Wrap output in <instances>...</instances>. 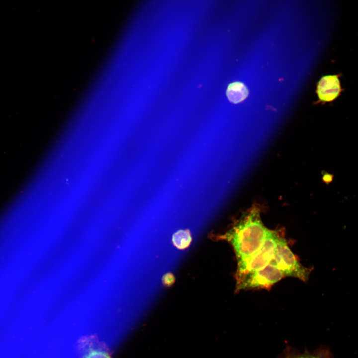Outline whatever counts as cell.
I'll return each mask as SVG.
<instances>
[{"instance_id":"2","label":"cell","mask_w":358,"mask_h":358,"mask_svg":"<svg viewBox=\"0 0 358 358\" xmlns=\"http://www.w3.org/2000/svg\"><path fill=\"white\" fill-rule=\"evenodd\" d=\"M270 262L277 267L284 276L293 277L304 282L308 280L312 271L298 262L286 240L280 236Z\"/></svg>"},{"instance_id":"9","label":"cell","mask_w":358,"mask_h":358,"mask_svg":"<svg viewBox=\"0 0 358 358\" xmlns=\"http://www.w3.org/2000/svg\"><path fill=\"white\" fill-rule=\"evenodd\" d=\"M82 358H112L105 350L101 349H91L87 351Z\"/></svg>"},{"instance_id":"3","label":"cell","mask_w":358,"mask_h":358,"mask_svg":"<svg viewBox=\"0 0 358 358\" xmlns=\"http://www.w3.org/2000/svg\"><path fill=\"white\" fill-rule=\"evenodd\" d=\"M279 235L268 230L260 247L246 259L237 263L236 278L259 270L269 264L273 259Z\"/></svg>"},{"instance_id":"10","label":"cell","mask_w":358,"mask_h":358,"mask_svg":"<svg viewBox=\"0 0 358 358\" xmlns=\"http://www.w3.org/2000/svg\"><path fill=\"white\" fill-rule=\"evenodd\" d=\"M163 281L166 285H170L174 282V277L172 274H167L164 276Z\"/></svg>"},{"instance_id":"8","label":"cell","mask_w":358,"mask_h":358,"mask_svg":"<svg viewBox=\"0 0 358 358\" xmlns=\"http://www.w3.org/2000/svg\"><path fill=\"white\" fill-rule=\"evenodd\" d=\"M172 242L178 248L183 249L189 246L191 242L190 232L187 230H181L176 232L172 237Z\"/></svg>"},{"instance_id":"5","label":"cell","mask_w":358,"mask_h":358,"mask_svg":"<svg viewBox=\"0 0 358 358\" xmlns=\"http://www.w3.org/2000/svg\"><path fill=\"white\" fill-rule=\"evenodd\" d=\"M342 91L339 76L336 75L323 76L317 86L319 99L323 102H331L336 99Z\"/></svg>"},{"instance_id":"4","label":"cell","mask_w":358,"mask_h":358,"mask_svg":"<svg viewBox=\"0 0 358 358\" xmlns=\"http://www.w3.org/2000/svg\"><path fill=\"white\" fill-rule=\"evenodd\" d=\"M284 277L277 267L270 262L259 270L236 278V290L269 288Z\"/></svg>"},{"instance_id":"1","label":"cell","mask_w":358,"mask_h":358,"mask_svg":"<svg viewBox=\"0 0 358 358\" xmlns=\"http://www.w3.org/2000/svg\"><path fill=\"white\" fill-rule=\"evenodd\" d=\"M268 230L263 224L259 211L254 208L222 235L221 239L231 245L239 263L249 257L260 247Z\"/></svg>"},{"instance_id":"7","label":"cell","mask_w":358,"mask_h":358,"mask_svg":"<svg viewBox=\"0 0 358 358\" xmlns=\"http://www.w3.org/2000/svg\"><path fill=\"white\" fill-rule=\"evenodd\" d=\"M229 100L233 103H238L245 100L248 95V90L244 84L240 82L230 84L226 90Z\"/></svg>"},{"instance_id":"6","label":"cell","mask_w":358,"mask_h":358,"mask_svg":"<svg viewBox=\"0 0 358 358\" xmlns=\"http://www.w3.org/2000/svg\"><path fill=\"white\" fill-rule=\"evenodd\" d=\"M277 358H334L329 348L321 346L314 351L309 352L306 348L303 353L297 349L287 345Z\"/></svg>"}]
</instances>
